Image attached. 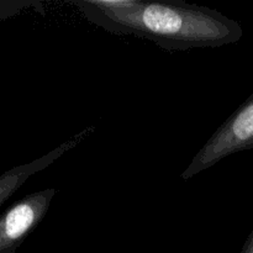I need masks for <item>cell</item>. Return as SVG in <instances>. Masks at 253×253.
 <instances>
[{
	"label": "cell",
	"mask_w": 253,
	"mask_h": 253,
	"mask_svg": "<svg viewBox=\"0 0 253 253\" xmlns=\"http://www.w3.org/2000/svg\"><path fill=\"white\" fill-rule=\"evenodd\" d=\"M253 148V94L246 99L211 135L180 174L188 180L224 158Z\"/></svg>",
	"instance_id": "2"
},
{
	"label": "cell",
	"mask_w": 253,
	"mask_h": 253,
	"mask_svg": "<svg viewBox=\"0 0 253 253\" xmlns=\"http://www.w3.org/2000/svg\"><path fill=\"white\" fill-rule=\"evenodd\" d=\"M94 131H95V127H94V126H89V127L82 130L81 132L74 135L73 137H71L69 140H67L66 142L61 143L58 147L49 151L48 153L43 155L42 157L36 158V160L31 161V162L29 163H25V165L12 167L10 168L9 170L2 173V174L0 175V208H1V205L4 204L9 198H11L12 195L24 185V183L26 182L27 179H30V177H32V175L36 174V173L48 168L52 163H54L57 160H59V158L63 155H66L68 151L73 150V148H76L79 143H82L84 140H86Z\"/></svg>",
	"instance_id": "4"
},
{
	"label": "cell",
	"mask_w": 253,
	"mask_h": 253,
	"mask_svg": "<svg viewBox=\"0 0 253 253\" xmlns=\"http://www.w3.org/2000/svg\"><path fill=\"white\" fill-rule=\"evenodd\" d=\"M54 188L31 193L0 215V253H15L48 212Z\"/></svg>",
	"instance_id": "3"
},
{
	"label": "cell",
	"mask_w": 253,
	"mask_h": 253,
	"mask_svg": "<svg viewBox=\"0 0 253 253\" xmlns=\"http://www.w3.org/2000/svg\"><path fill=\"white\" fill-rule=\"evenodd\" d=\"M91 24L114 35H133L166 51L236 43L240 24L217 10L182 0H69Z\"/></svg>",
	"instance_id": "1"
},
{
	"label": "cell",
	"mask_w": 253,
	"mask_h": 253,
	"mask_svg": "<svg viewBox=\"0 0 253 253\" xmlns=\"http://www.w3.org/2000/svg\"><path fill=\"white\" fill-rule=\"evenodd\" d=\"M29 9L44 15V5L41 0H0V21L16 16Z\"/></svg>",
	"instance_id": "5"
},
{
	"label": "cell",
	"mask_w": 253,
	"mask_h": 253,
	"mask_svg": "<svg viewBox=\"0 0 253 253\" xmlns=\"http://www.w3.org/2000/svg\"><path fill=\"white\" fill-rule=\"evenodd\" d=\"M240 253H253V231L247 237L246 242H245L244 247H242L241 252Z\"/></svg>",
	"instance_id": "6"
}]
</instances>
